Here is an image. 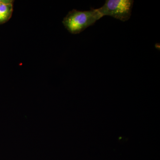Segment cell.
Segmentation results:
<instances>
[{"label":"cell","mask_w":160,"mask_h":160,"mask_svg":"<svg viewBox=\"0 0 160 160\" xmlns=\"http://www.w3.org/2000/svg\"><path fill=\"white\" fill-rule=\"evenodd\" d=\"M102 17L98 9L84 11L73 9L64 18L62 23L69 32L77 34L94 25L97 21Z\"/></svg>","instance_id":"cell-1"},{"label":"cell","mask_w":160,"mask_h":160,"mask_svg":"<svg viewBox=\"0 0 160 160\" xmlns=\"http://www.w3.org/2000/svg\"><path fill=\"white\" fill-rule=\"evenodd\" d=\"M134 1L132 0H106L105 4L97 9L102 16H109L126 22L131 17Z\"/></svg>","instance_id":"cell-2"},{"label":"cell","mask_w":160,"mask_h":160,"mask_svg":"<svg viewBox=\"0 0 160 160\" xmlns=\"http://www.w3.org/2000/svg\"><path fill=\"white\" fill-rule=\"evenodd\" d=\"M13 11V4H6L0 2V24L9 21Z\"/></svg>","instance_id":"cell-3"}]
</instances>
